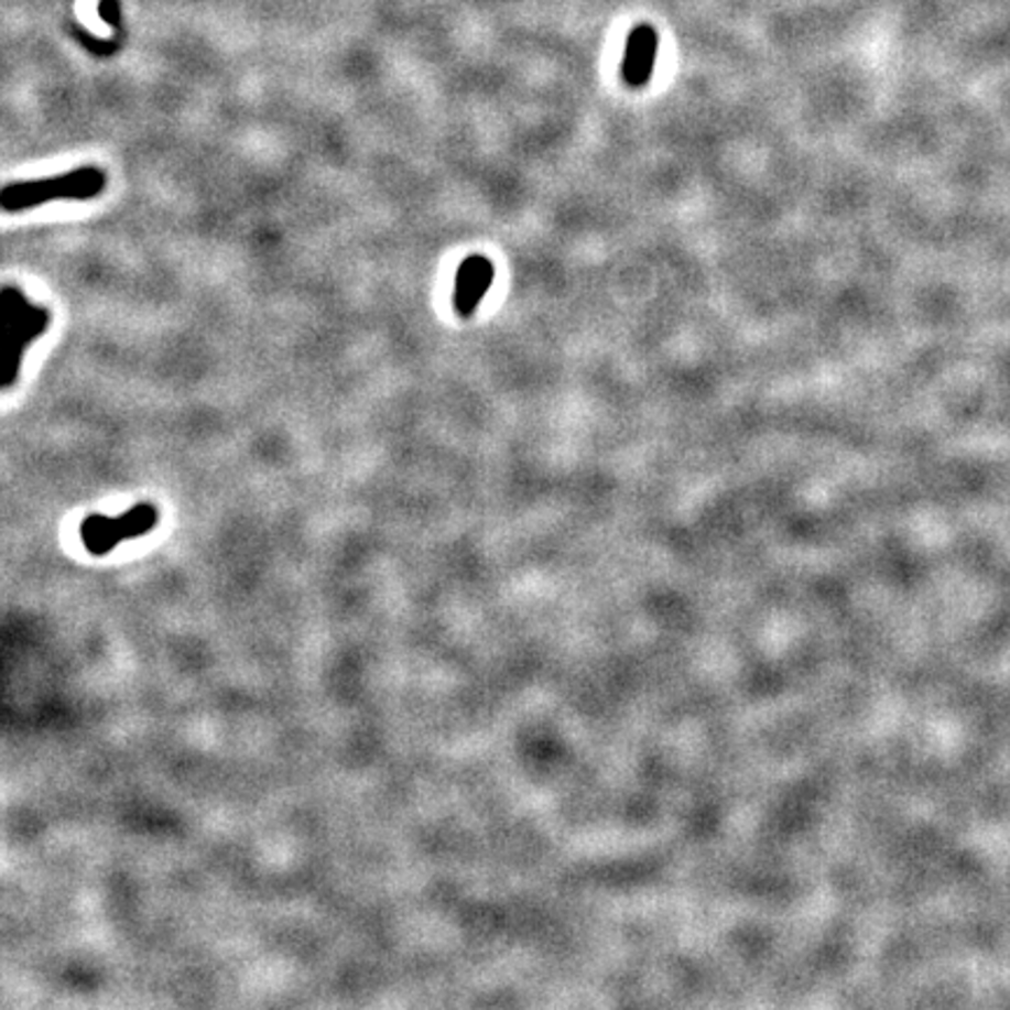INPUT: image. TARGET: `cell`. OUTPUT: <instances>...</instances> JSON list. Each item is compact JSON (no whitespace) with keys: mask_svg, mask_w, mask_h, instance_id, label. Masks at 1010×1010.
I'll return each mask as SVG.
<instances>
[{"mask_svg":"<svg viewBox=\"0 0 1010 1010\" xmlns=\"http://www.w3.org/2000/svg\"><path fill=\"white\" fill-rule=\"evenodd\" d=\"M50 314L31 304L14 285L3 289V309H0V356H3V389H10L22 370L24 351L45 333Z\"/></svg>","mask_w":1010,"mask_h":1010,"instance_id":"cell-1","label":"cell"},{"mask_svg":"<svg viewBox=\"0 0 1010 1010\" xmlns=\"http://www.w3.org/2000/svg\"><path fill=\"white\" fill-rule=\"evenodd\" d=\"M106 174L97 166H83L70 174L45 178V181H29V183H10L3 189V211H26V208L41 206L52 199H91L104 193Z\"/></svg>","mask_w":1010,"mask_h":1010,"instance_id":"cell-2","label":"cell"},{"mask_svg":"<svg viewBox=\"0 0 1010 1010\" xmlns=\"http://www.w3.org/2000/svg\"><path fill=\"white\" fill-rule=\"evenodd\" d=\"M152 526H155V508L143 503L133 512H127L120 520L89 518L83 526V536L89 550L106 552L108 547L118 545L122 536H137V533H143Z\"/></svg>","mask_w":1010,"mask_h":1010,"instance_id":"cell-3","label":"cell"},{"mask_svg":"<svg viewBox=\"0 0 1010 1010\" xmlns=\"http://www.w3.org/2000/svg\"><path fill=\"white\" fill-rule=\"evenodd\" d=\"M658 45L660 37L653 26L641 24L637 26L630 37H627L625 59H622V78L630 87H643L653 75V66L658 59Z\"/></svg>","mask_w":1010,"mask_h":1010,"instance_id":"cell-4","label":"cell"},{"mask_svg":"<svg viewBox=\"0 0 1010 1010\" xmlns=\"http://www.w3.org/2000/svg\"><path fill=\"white\" fill-rule=\"evenodd\" d=\"M493 281V264L485 256H470L459 267L456 274V289H454V307L461 316H473L482 302L485 293L491 289Z\"/></svg>","mask_w":1010,"mask_h":1010,"instance_id":"cell-5","label":"cell"}]
</instances>
